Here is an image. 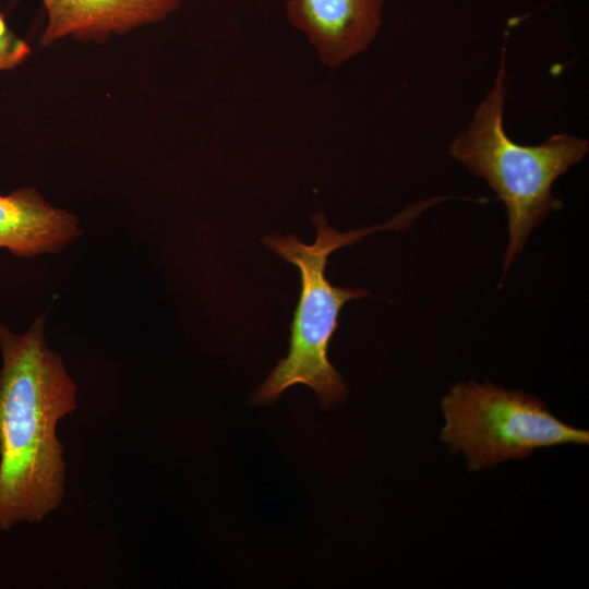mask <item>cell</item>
I'll return each instance as SVG.
<instances>
[{
    "instance_id": "obj_2",
    "label": "cell",
    "mask_w": 589,
    "mask_h": 589,
    "mask_svg": "<svg viewBox=\"0 0 589 589\" xmlns=\"http://www.w3.org/2000/svg\"><path fill=\"white\" fill-rule=\"evenodd\" d=\"M429 206L428 200L416 202L384 225L347 232L336 230L317 213L312 217L317 231L312 244H304L292 235L273 233L263 238L265 247L298 267L301 292L290 325L289 353L277 362L255 392L254 402H274L296 384L311 387L324 409L346 399V383L329 362L327 349L342 305L365 297L368 291L333 286L325 276L327 259L335 250L352 245L374 231L409 227Z\"/></svg>"
},
{
    "instance_id": "obj_1",
    "label": "cell",
    "mask_w": 589,
    "mask_h": 589,
    "mask_svg": "<svg viewBox=\"0 0 589 589\" xmlns=\"http://www.w3.org/2000/svg\"><path fill=\"white\" fill-rule=\"evenodd\" d=\"M45 314L23 335L0 323V529L40 522L65 496L58 422L77 408L76 384L44 338Z\"/></svg>"
},
{
    "instance_id": "obj_7",
    "label": "cell",
    "mask_w": 589,
    "mask_h": 589,
    "mask_svg": "<svg viewBox=\"0 0 589 589\" xmlns=\"http://www.w3.org/2000/svg\"><path fill=\"white\" fill-rule=\"evenodd\" d=\"M82 233L77 218L33 188L0 195V248L19 257L59 252Z\"/></svg>"
},
{
    "instance_id": "obj_8",
    "label": "cell",
    "mask_w": 589,
    "mask_h": 589,
    "mask_svg": "<svg viewBox=\"0 0 589 589\" xmlns=\"http://www.w3.org/2000/svg\"><path fill=\"white\" fill-rule=\"evenodd\" d=\"M29 53L31 48L28 45L9 29L0 10V71L15 68Z\"/></svg>"
},
{
    "instance_id": "obj_6",
    "label": "cell",
    "mask_w": 589,
    "mask_h": 589,
    "mask_svg": "<svg viewBox=\"0 0 589 589\" xmlns=\"http://www.w3.org/2000/svg\"><path fill=\"white\" fill-rule=\"evenodd\" d=\"M182 0H44L47 25L40 41L48 46L63 37L103 41L166 19Z\"/></svg>"
},
{
    "instance_id": "obj_5",
    "label": "cell",
    "mask_w": 589,
    "mask_h": 589,
    "mask_svg": "<svg viewBox=\"0 0 589 589\" xmlns=\"http://www.w3.org/2000/svg\"><path fill=\"white\" fill-rule=\"evenodd\" d=\"M385 0H288V22L311 44L321 63L336 69L375 39Z\"/></svg>"
},
{
    "instance_id": "obj_4",
    "label": "cell",
    "mask_w": 589,
    "mask_h": 589,
    "mask_svg": "<svg viewBox=\"0 0 589 589\" xmlns=\"http://www.w3.org/2000/svg\"><path fill=\"white\" fill-rule=\"evenodd\" d=\"M442 442L471 471L521 459L561 444L587 445L586 430L556 418L538 397L492 382H461L441 401Z\"/></svg>"
},
{
    "instance_id": "obj_3",
    "label": "cell",
    "mask_w": 589,
    "mask_h": 589,
    "mask_svg": "<svg viewBox=\"0 0 589 589\" xmlns=\"http://www.w3.org/2000/svg\"><path fill=\"white\" fill-rule=\"evenodd\" d=\"M505 51L503 48L493 86L468 125L449 145V154L485 180L506 207L509 238L503 276L525 247L530 232L553 209L560 208V201L552 194L555 180L580 163L589 151L587 139L568 133L553 134L534 146L509 139L504 128Z\"/></svg>"
}]
</instances>
